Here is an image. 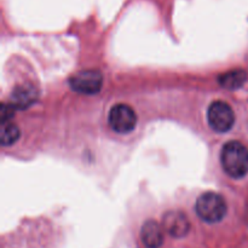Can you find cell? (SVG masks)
I'll list each match as a JSON object with an SVG mask.
<instances>
[{
  "instance_id": "obj_7",
  "label": "cell",
  "mask_w": 248,
  "mask_h": 248,
  "mask_svg": "<svg viewBox=\"0 0 248 248\" xmlns=\"http://www.w3.org/2000/svg\"><path fill=\"white\" fill-rule=\"evenodd\" d=\"M140 237L147 248H160L164 242V232L162 227L157 222L148 220L143 224Z\"/></svg>"
},
{
  "instance_id": "obj_2",
  "label": "cell",
  "mask_w": 248,
  "mask_h": 248,
  "mask_svg": "<svg viewBox=\"0 0 248 248\" xmlns=\"http://www.w3.org/2000/svg\"><path fill=\"white\" fill-rule=\"evenodd\" d=\"M196 213L207 223H217L224 218L227 213V202L216 193H205L196 201Z\"/></svg>"
},
{
  "instance_id": "obj_5",
  "label": "cell",
  "mask_w": 248,
  "mask_h": 248,
  "mask_svg": "<svg viewBox=\"0 0 248 248\" xmlns=\"http://www.w3.org/2000/svg\"><path fill=\"white\" fill-rule=\"evenodd\" d=\"M70 87L82 94H96L101 91L103 79L97 70H82L69 80Z\"/></svg>"
},
{
  "instance_id": "obj_4",
  "label": "cell",
  "mask_w": 248,
  "mask_h": 248,
  "mask_svg": "<svg viewBox=\"0 0 248 248\" xmlns=\"http://www.w3.org/2000/svg\"><path fill=\"white\" fill-rule=\"evenodd\" d=\"M108 121L110 127L118 133H128L135 130L137 124V115L130 106L118 104L109 111Z\"/></svg>"
},
{
  "instance_id": "obj_9",
  "label": "cell",
  "mask_w": 248,
  "mask_h": 248,
  "mask_svg": "<svg viewBox=\"0 0 248 248\" xmlns=\"http://www.w3.org/2000/svg\"><path fill=\"white\" fill-rule=\"evenodd\" d=\"M247 74L244 70H232L229 73L220 75L219 82L223 87L229 90L240 89L246 82Z\"/></svg>"
},
{
  "instance_id": "obj_10",
  "label": "cell",
  "mask_w": 248,
  "mask_h": 248,
  "mask_svg": "<svg viewBox=\"0 0 248 248\" xmlns=\"http://www.w3.org/2000/svg\"><path fill=\"white\" fill-rule=\"evenodd\" d=\"M19 138V130L16 125L10 123H4L0 131V142L4 147L12 145Z\"/></svg>"
},
{
  "instance_id": "obj_6",
  "label": "cell",
  "mask_w": 248,
  "mask_h": 248,
  "mask_svg": "<svg viewBox=\"0 0 248 248\" xmlns=\"http://www.w3.org/2000/svg\"><path fill=\"white\" fill-rule=\"evenodd\" d=\"M162 228L173 237H182L188 234L189 220L184 213L179 211H170L164 216L162 219Z\"/></svg>"
},
{
  "instance_id": "obj_8",
  "label": "cell",
  "mask_w": 248,
  "mask_h": 248,
  "mask_svg": "<svg viewBox=\"0 0 248 248\" xmlns=\"http://www.w3.org/2000/svg\"><path fill=\"white\" fill-rule=\"evenodd\" d=\"M38 98V93H36L35 89L31 85H27V86H19L12 92L11 97V106L14 108L18 109H24L27 107H29L31 104H33L34 102Z\"/></svg>"
},
{
  "instance_id": "obj_1",
  "label": "cell",
  "mask_w": 248,
  "mask_h": 248,
  "mask_svg": "<svg viewBox=\"0 0 248 248\" xmlns=\"http://www.w3.org/2000/svg\"><path fill=\"white\" fill-rule=\"evenodd\" d=\"M222 167L228 176L242 178L248 173V149L240 142H229L220 153Z\"/></svg>"
},
{
  "instance_id": "obj_3",
  "label": "cell",
  "mask_w": 248,
  "mask_h": 248,
  "mask_svg": "<svg viewBox=\"0 0 248 248\" xmlns=\"http://www.w3.org/2000/svg\"><path fill=\"white\" fill-rule=\"evenodd\" d=\"M207 120L212 130L224 133L234 125L235 115L229 104L222 101H216L208 108Z\"/></svg>"
}]
</instances>
